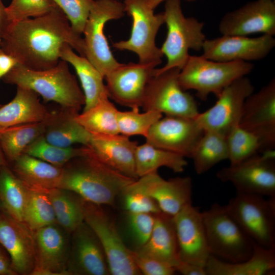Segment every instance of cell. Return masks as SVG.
I'll return each mask as SVG.
<instances>
[{"mask_svg": "<svg viewBox=\"0 0 275 275\" xmlns=\"http://www.w3.org/2000/svg\"><path fill=\"white\" fill-rule=\"evenodd\" d=\"M34 232L36 258L31 275H68L71 234L57 223Z\"/></svg>", "mask_w": 275, "mask_h": 275, "instance_id": "17", "label": "cell"}, {"mask_svg": "<svg viewBox=\"0 0 275 275\" xmlns=\"http://www.w3.org/2000/svg\"><path fill=\"white\" fill-rule=\"evenodd\" d=\"M162 117L155 111H145L141 113L139 109L129 111H118L117 115L119 133L129 137L142 135L146 138L152 125Z\"/></svg>", "mask_w": 275, "mask_h": 275, "instance_id": "40", "label": "cell"}, {"mask_svg": "<svg viewBox=\"0 0 275 275\" xmlns=\"http://www.w3.org/2000/svg\"><path fill=\"white\" fill-rule=\"evenodd\" d=\"M210 255L231 263L249 259L253 242L228 211L217 203L202 212Z\"/></svg>", "mask_w": 275, "mask_h": 275, "instance_id": "5", "label": "cell"}, {"mask_svg": "<svg viewBox=\"0 0 275 275\" xmlns=\"http://www.w3.org/2000/svg\"><path fill=\"white\" fill-rule=\"evenodd\" d=\"M126 213L128 233L135 246L133 250H136L149 238L155 224V214L126 212Z\"/></svg>", "mask_w": 275, "mask_h": 275, "instance_id": "43", "label": "cell"}, {"mask_svg": "<svg viewBox=\"0 0 275 275\" xmlns=\"http://www.w3.org/2000/svg\"><path fill=\"white\" fill-rule=\"evenodd\" d=\"M218 29L222 35H275V1L255 0L226 14Z\"/></svg>", "mask_w": 275, "mask_h": 275, "instance_id": "19", "label": "cell"}, {"mask_svg": "<svg viewBox=\"0 0 275 275\" xmlns=\"http://www.w3.org/2000/svg\"><path fill=\"white\" fill-rule=\"evenodd\" d=\"M135 181L119 195L122 196L123 206L126 212L153 214L161 212L156 201L140 189Z\"/></svg>", "mask_w": 275, "mask_h": 275, "instance_id": "42", "label": "cell"}, {"mask_svg": "<svg viewBox=\"0 0 275 275\" xmlns=\"http://www.w3.org/2000/svg\"><path fill=\"white\" fill-rule=\"evenodd\" d=\"M82 200L84 222L98 237L105 253L110 273L113 275L141 274L135 266L113 219L101 205Z\"/></svg>", "mask_w": 275, "mask_h": 275, "instance_id": "11", "label": "cell"}, {"mask_svg": "<svg viewBox=\"0 0 275 275\" xmlns=\"http://www.w3.org/2000/svg\"><path fill=\"white\" fill-rule=\"evenodd\" d=\"M155 217L154 226L149 238L144 245L135 251L175 268L179 259L173 217L162 212L155 214Z\"/></svg>", "mask_w": 275, "mask_h": 275, "instance_id": "28", "label": "cell"}, {"mask_svg": "<svg viewBox=\"0 0 275 275\" xmlns=\"http://www.w3.org/2000/svg\"><path fill=\"white\" fill-rule=\"evenodd\" d=\"M27 188L14 175L9 164L0 169L2 208L15 219L23 223Z\"/></svg>", "mask_w": 275, "mask_h": 275, "instance_id": "36", "label": "cell"}, {"mask_svg": "<svg viewBox=\"0 0 275 275\" xmlns=\"http://www.w3.org/2000/svg\"><path fill=\"white\" fill-rule=\"evenodd\" d=\"M125 12L132 19L130 37L113 42V47L119 50L134 52L139 62L157 66L163 56L155 38L160 26L164 23L163 12L155 14L145 0H124Z\"/></svg>", "mask_w": 275, "mask_h": 275, "instance_id": "7", "label": "cell"}, {"mask_svg": "<svg viewBox=\"0 0 275 275\" xmlns=\"http://www.w3.org/2000/svg\"><path fill=\"white\" fill-rule=\"evenodd\" d=\"M163 13L167 34L160 49L167 62L162 68H155L156 72L173 68L181 70L190 56L189 50H201L206 39L203 33L204 23L194 17L184 16L181 0L165 1Z\"/></svg>", "mask_w": 275, "mask_h": 275, "instance_id": "6", "label": "cell"}, {"mask_svg": "<svg viewBox=\"0 0 275 275\" xmlns=\"http://www.w3.org/2000/svg\"><path fill=\"white\" fill-rule=\"evenodd\" d=\"M4 82L33 90L44 101H53L62 108L79 113L85 97L67 62L60 60L53 68L36 70L17 63L2 78Z\"/></svg>", "mask_w": 275, "mask_h": 275, "instance_id": "3", "label": "cell"}, {"mask_svg": "<svg viewBox=\"0 0 275 275\" xmlns=\"http://www.w3.org/2000/svg\"><path fill=\"white\" fill-rule=\"evenodd\" d=\"M9 23L4 6L2 0H0V44L2 38Z\"/></svg>", "mask_w": 275, "mask_h": 275, "instance_id": "49", "label": "cell"}, {"mask_svg": "<svg viewBox=\"0 0 275 275\" xmlns=\"http://www.w3.org/2000/svg\"><path fill=\"white\" fill-rule=\"evenodd\" d=\"M203 133L195 119L166 116L152 125L145 139L155 147L191 158Z\"/></svg>", "mask_w": 275, "mask_h": 275, "instance_id": "16", "label": "cell"}, {"mask_svg": "<svg viewBox=\"0 0 275 275\" xmlns=\"http://www.w3.org/2000/svg\"><path fill=\"white\" fill-rule=\"evenodd\" d=\"M123 2L118 0H94L82 34L87 59L104 77L118 66L104 33L106 23L123 17Z\"/></svg>", "mask_w": 275, "mask_h": 275, "instance_id": "9", "label": "cell"}, {"mask_svg": "<svg viewBox=\"0 0 275 275\" xmlns=\"http://www.w3.org/2000/svg\"><path fill=\"white\" fill-rule=\"evenodd\" d=\"M0 275H17L11 267L9 254L0 243Z\"/></svg>", "mask_w": 275, "mask_h": 275, "instance_id": "47", "label": "cell"}, {"mask_svg": "<svg viewBox=\"0 0 275 275\" xmlns=\"http://www.w3.org/2000/svg\"><path fill=\"white\" fill-rule=\"evenodd\" d=\"M175 268L184 275H207L204 267L183 261H179Z\"/></svg>", "mask_w": 275, "mask_h": 275, "instance_id": "46", "label": "cell"}, {"mask_svg": "<svg viewBox=\"0 0 275 275\" xmlns=\"http://www.w3.org/2000/svg\"><path fill=\"white\" fill-rule=\"evenodd\" d=\"M135 183L156 201L162 212L171 216L192 204L193 181L189 176L165 180L157 172L139 177Z\"/></svg>", "mask_w": 275, "mask_h": 275, "instance_id": "23", "label": "cell"}, {"mask_svg": "<svg viewBox=\"0 0 275 275\" xmlns=\"http://www.w3.org/2000/svg\"><path fill=\"white\" fill-rule=\"evenodd\" d=\"M179 261L205 267L210 255L202 212L192 204L173 217Z\"/></svg>", "mask_w": 275, "mask_h": 275, "instance_id": "20", "label": "cell"}, {"mask_svg": "<svg viewBox=\"0 0 275 275\" xmlns=\"http://www.w3.org/2000/svg\"><path fill=\"white\" fill-rule=\"evenodd\" d=\"M136 173L139 177L157 173L167 167L175 173H181L187 164L184 156L156 147L147 142L138 145L135 154Z\"/></svg>", "mask_w": 275, "mask_h": 275, "instance_id": "31", "label": "cell"}, {"mask_svg": "<svg viewBox=\"0 0 275 275\" xmlns=\"http://www.w3.org/2000/svg\"><path fill=\"white\" fill-rule=\"evenodd\" d=\"M14 98L0 107V129L21 124L43 122L51 112L40 102L35 92L16 87Z\"/></svg>", "mask_w": 275, "mask_h": 275, "instance_id": "26", "label": "cell"}, {"mask_svg": "<svg viewBox=\"0 0 275 275\" xmlns=\"http://www.w3.org/2000/svg\"><path fill=\"white\" fill-rule=\"evenodd\" d=\"M78 113L62 108L51 112L43 134L46 141L62 147H72L75 144L88 146L91 134L76 120Z\"/></svg>", "mask_w": 275, "mask_h": 275, "instance_id": "29", "label": "cell"}, {"mask_svg": "<svg viewBox=\"0 0 275 275\" xmlns=\"http://www.w3.org/2000/svg\"><path fill=\"white\" fill-rule=\"evenodd\" d=\"M1 208H2V205H1V201H0V210L1 209Z\"/></svg>", "mask_w": 275, "mask_h": 275, "instance_id": "52", "label": "cell"}, {"mask_svg": "<svg viewBox=\"0 0 275 275\" xmlns=\"http://www.w3.org/2000/svg\"><path fill=\"white\" fill-rule=\"evenodd\" d=\"M60 56L61 60L72 65L79 79L85 97L83 111L92 107L101 99L108 97L103 76L86 57L77 55L68 44L63 46Z\"/></svg>", "mask_w": 275, "mask_h": 275, "instance_id": "30", "label": "cell"}, {"mask_svg": "<svg viewBox=\"0 0 275 275\" xmlns=\"http://www.w3.org/2000/svg\"><path fill=\"white\" fill-rule=\"evenodd\" d=\"M167 0H145L147 4L152 9L154 10L159 4ZM187 2H194L196 0H185Z\"/></svg>", "mask_w": 275, "mask_h": 275, "instance_id": "50", "label": "cell"}, {"mask_svg": "<svg viewBox=\"0 0 275 275\" xmlns=\"http://www.w3.org/2000/svg\"><path fill=\"white\" fill-rule=\"evenodd\" d=\"M67 274H111L103 248L94 231L85 222L70 235Z\"/></svg>", "mask_w": 275, "mask_h": 275, "instance_id": "21", "label": "cell"}, {"mask_svg": "<svg viewBox=\"0 0 275 275\" xmlns=\"http://www.w3.org/2000/svg\"><path fill=\"white\" fill-rule=\"evenodd\" d=\"M63 169L59 187L99 205H113L117 196L136 180L102 163L91 153L90 150L87 154L71 159Z\"/></svg>", "mask_w": 275, "mask_h": 275, "instance_id": "2", "label": "cell"}, {"mask_svg": "<svg viewBox=\"0 0 275 275\" xmlns=\"http://www.w3.org/2000/svg\"><path fill=\"white\" fill-rule=\"evenodd\" d=\"M275 46L273 36L262 34L257 37L222 35L206 39L203 45L204 57L218 62H250L266 57Z\"/></svg>", "mask_w": 275, "mask_h": 275, "instance_id": "18", "label": "cell"}, {"mask_svg": "<svg viewBox=\"0 0 275 275\" xmlns=\"http://www.w3.org/2000/svg\"><path fill=\"white\" fill-rule=\"evenodd\" d=\"M132 260L141 274L145 275H172L176 270L171 265L156 258L131 249Z\"/></svg>", "mask_w": 275, "mask_h": 275, "instance_id": "45", "label": "cell"}, {"mask_svg": "<svg viewBox=\"0 0 275 275\" xmlns=\"http://www.w3.org/2000/svg\"><path fill=\"white\" fill-rule=\"evenodd\" d=\"M118 111L108 97L75 116L76 120L91 135H114L119 133Z\"/></svg>", "mask_w": 275, "mask_h": 275, "instance_id": "33", "label": "cell"}, {"mask_svg": "<svg viewBox=\"0 0 275 275\" xmlns=\"http://www.w3.org/2000/svg\"><path fill=\"white\" fill-rule=\"evenodd\" d=\"M180 71L177 68L159 72L154 70L142 105L144 111L152 110L166 116L196 118L200 113L197 102L180 86L178 80Z\"/></svg>", "mask_w": 275, "mask_h": 275, "instance_id": "10", "label": "cell"}, {"mask_svg": "<svg viewBox=\"0 0 275 275\" xmlns=\"http://www.w3.org/2000/svg\"><path fill=\"white\" fill-rule=\"evenodd\" d=\"M18 62L11 56L0 52V79L7 74Z\"/></svg>", "mask_w": 275, "mask_h": 275, "instance_id": "48", "label": "cell"}, {"mask_svg": "<svg viewBox=\"0 0 275 275\" xmlns=\"http://www.w3.org/2000/svg\"><path fill=\"white\" fill-rule=\"evenodd\" d=\"M9 164L3 151L0 143V169L2 167Z\"/></svg>", "mask_w": 275, "mask_h": 275, "instance_id": "51", "label": "cell"}, {"mask_svg": "<svg viewBox=\"0 0 275 275\" xmlns=\"http://www.w3.org/2000/svg\"><path fill=\"white\" fill-rule=\"evenodd\" d=\"M87 146L80 147H62L48 142L43 135L38 138L25 149L23 154L32 156L55 166L63 167L74 158L87 154Z\"/></svg>", "mask_w": 275, "mask_h": 275, "instance_id": "37", "label": "cell"}, {"mask_svg": "<svg viewBox=\"0 0 275 275\" xmlns=\"http://www.w3.org/2000/svg\"><path fill=\"white\" fill-rule=\"evenodd\" d=\"M230 165L237 164L261 150V143L254 133L238 125L226 136Z\"/></svg>", "mask_w": 275, "mask_h": 275, "instance_id": "39", "label": "cell"}, {"mask_svg": "<svg viewBox=\"0 0 275 275\" xmlns=\"http://www.w3.org/2000/svg\"><path fill=\"white\" fill-rule=\"evenodd\" d=\"M64 13L73 30L83 33L94 0H51Z\"/></svg>", "mask_w": 275, "mask_h": 275, "instance_id": "44", "label": "cell"}, {"mask_svg": "<svg viewBox=\"0 0 275 275\" xmlns=\"http://www.w3.org/2000/svg\"><path fill=\"white\" fill-rule=\"evenodd\" d=\"M57 7L51 0H12L6 12L10 23L41 16Z\"/></svg>", "mask_w": 275, "mask_h": 275, "instance_id": "41", "label": "cell"}, {"mask_svg": "<svg viewBox=\"0 0 275 275\" xmlns=\"http://www.w3.org/2000/svg\"><path fill=\"white\" fill-rule=\"evenodd\" d=\"M3 105V104L0 103V107Z\"/></svg>", "mask_w": 275, "mask_h": 275, "instance_id": "54", "label": "cell"}, {"mask_svg": "<svg viewBox=\"0 0 275 275\" xmlns=\"http://www.w3.org/2000/svg\"><path fill=\"white\" fill-rule=\"evenodd\" d=\"M23 223L33 231L57 223L51 202L46 193L27 188Z\"/></svg>", "mask_w": 275, "mask_h": 275, "instance_id": "38", "label": "cell"}, {"mask_svg": "<svg viewBox=\"0 0 275 275\" xmlns=\"http://www.w3.org/2000/svg\"><path fill=\"white\" fill-rule=\"evenodd\" d=\"M216 176L222 182L231 183L237 192L275 197L274 150L224 167Z\"/></svg>", "mask_w": 275, "mask_h": 275, "instance_id": "12", "label": "cell"}, {"mask_svg": "<svg viewBox=\"0 0 275 275\" xmlns=\"http://www.w3.org/2000/svg\"><path fill=\"white\" fill-rule=\"evenodd\" d=\"M253 242V252L246 260L231 263L210 255L205 265L207 275H266L275 269V247L266 248Z\"/></svg>", "mask_w": 275, "mask_h": 275, "instance_id": "27", "label": "cell"}, {"mask_svg": "<svg viewBox=\"0 0 275 275\" xmlns=\"http://www.w3.org/2000/svg\"><path fill=\"white\" fill-rule=\"evenodd\" d=\"M0 243L10 255L17 275H31L35 264L34 232L24 223L0 210Z\"/></svg>", "mask_w": 275, "mask_h": 275, "instance_id": "22", "label": "cell"}, {"mask_svg": "<svg viewBox=\"0 0 275 275\" xmlns=\"http://www.w3.org/2000/svg\"><path fill=\"white\" fill-rule=\"evenodd\" d=\"M239 125L258 138L261 151L274 150V78L246 99Z\"/></svg>", "mask_w": 275, "mask_h": 275, "instance_id": "14", "label": "cell"}, {"mask_svg": "<svg viewBox=\"0 0 275 275\" xmlns=\"http://www.w3.org/2000/svg\"><path fill=\"white\" fill-rule=\"evenodd\" d=\"M46 120L0 129V143L9 164L23 154L26 148L43 134Z\"/></svg>", "mask_w": 275, "mask_h": 275, "instance_id": "34", "label": "cell"}, {"mask_svg": "<svg viewBox=\"0 0 275 275\" xmlns=\"http://www.w3.org/2000/svg\"><path fill=\"white\" fill-rule=\"evenodd\" d=\"M138 143L121 134L91 135L88 147L97 159L122 174L138 179L135 154Z\"/></svg>", "mask_w": 275, "mask_h": 275, "instance_id": "24", "label": "cell"}, {"mask_svg": "<svg viewBox=\"0 0 275 275\" xmlns=\"http://www.w3.org/2000/svg\"><path fill=\"white\" fill-rule=\"evenodd\" d=\"M243 231L258 244L275 247V197L236 191L226 205Z\"/></svg>", "mask_w": 275, "mask_h": 275, "instance_id": "8", "label": "cell"}, {"mask_svg": "<svg viewBox=\"0 0 275 275\" xmlns=\"http://www.w3.org/2000/svg\"><path fill=\"white\" fill-rule=\"evenodd\" d=\"M253 69L250 62H218L202 55H190L180 71L178 80L184 90H194L199 99L206 101L211 94L217 97L224 88Z\"/></svg>", "mask_w": 275, "mask_h": 275, "instance_id": "4", "label": "cell"}, {"mask_svg": "<svg viewBox=\"0 0 275 275\" xmlns=\"http://www.w3.org/2000/svg\"><path fill=\"white\" fill-rule=\"evenodd\" d=\"M46 193L51 202L57 223L71 234L84 222L82 198L70 190L60 187Z\"/></svg>", "mask_w": 275, "mask_h": 275, "instance_id": "32", "label": "cell"}, {"mask_svg": "<svg viewBox=\"0 0 275 275\" xmlns=\"http://www.w3.org/2000/svg\"><path fill=\"white\" fill-rule=\"evenodd\" d=\"M195 172L206 173L221 161L228 159L226 136L211 131H204L191 157Z\"/></svg>", "mask_w": 275, "mask_h": 275, "instance_id": "35", "label": "cell"}, {"mask_svg": "<svg viewBox=\"0 0 275 275\" xmlns=\"http://www.w3.org/2000/svg\"><path fill=\"white\" fill-rule=\"evenodd\" d=\"M66 44L86 57L84 38L73 30L58 7L41 16L10 22L0 47L18 63L34 70H43L58 64L61 49Z\"/></svg>", "mask_w": 275, "mask_h": 275, "instance_id": "1", "label": "cell"}, {"mask_svg": "<svg viewBox=\"0 0 275 275\" xmlns=\"http://www.w3.org/2000/svg\"><path fill=\"white\" fill-rule=\"evenodd\" d=\"M2 50L1 48V47H0V52H2Z\"/></svg>", "mask_w": 275, "mask_h": 275, "instance_id": "53", "label": "cell"}, {"mask_svg": "<svg viewBox=\"0 0 275 275\" xmlns=\"http://www.w3.org/2000/svg\"><path fill=\"white\" fill-rule=\"evenodd\" d=\"M155 67L139 62L120 63L104 78L108 98L120 105L139 109Z\"/></svg>", "mask_w": 275, "mask_h": 275, "instance_id": "15", "label": "cell"}, {"mask_svg": "<svg viewBox=\"0 0 275 275\" xmlns=\"http://www.w3.org/2000/svg\"><path fill=\"white\" fill-rule=\"evenodd\" d=\"M9 166L26 188L45 193L59 187L63 172V167L24 153Z\"/></svg>", "mask_w": 275, "mask_h": 275, "instance_id": "25", "label": "cell"}, {"mask_svg": "<svg viewBox=\"0 0 275 275\" xmlns=\"http://www.w3.org/2000/svg\"><path fill=\"white\" fill-rule=\"evenodd\" d=\"M254 91V87L247 77L237 79L224 88L212 106L199 113L196 121L204 131L226 136L239 125L244 102Z\"/></svg>", "mask_w": 275, "mask_h": 275, "instance_id": "13", "label": "cell"}]
</instances>
